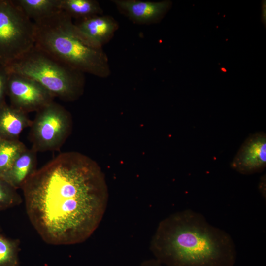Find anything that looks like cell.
Wrapping results in <instances>:
<instances>
[{
	"label": "cell",
	"instance_id": "cell-1",
	"mask_svg": "<svg viewBox=\"0 0 266 266\" xmlns=\"http://www.w3.org/2000/svg\"><path fill=\"white\" fill-rule=\"evenodd\" d=\"M21 189L30 222L54 245L87 240L99 226L108 197L100 167L75 151L60 153L36 169Z\"/></svg>",
	"mask_w": 266,
	"mask_h": 266
},
{
	"label": "cell",
	"instance_id": "cell-2",
	"mask_svg": "<svg viewBox=\"0 0 266 266\" xmlns=\"http://www.w3.org/2000/svg\"><path fill=\"white\" fill-rule=\"evenodd\" d=\"M151 250L163 266H234L237 258L229 233L191 209L161 221Z\"/></svg>",
	"mask_w": 266,
	"mask_h": 266
},
{
	"label": "cell",
	"instance_id": "cell-3",
	"mask_svg": "<svg viewBox=\"0 0 266 266\" xmlns=\"http://www.w3.org/2000/svg\"><path fill=\"white\" fill-rule=\"evenodd\" d=\"M35 46L60 62L83 73L108 77L110 68L102 49L90 47L73 32L72 18L60 10L54 15L34 22Z\"/></svg>",
	"mask_w": 266,
	"mask_h": 266
},
{
	"label": "cell",
	"instance_id": "cell-4",
	"mask_svg": "<svg viewBox=\"0 0 266 266\" xmlns=\"http://www.w3.org/2000/svg\"><path fill=\"white\" fill-rule=\"evenodd\" d=\"M6 66L9 71L35 81L54 98L64 101H75L83 93L85 82L84 73L35 46Z\"/></svg>",
	"mask_w": 266,
	"mask_h": 266
},
{
	"label": "cell",
	"instance_id": "cell-5",
	"mask_svg": "<svg viewBox=\"0 0 266 266\" xmlns=\"http://www.w3.org/2000/svg\"><path fill=\"white\" fill-rule=\"evenodd\" d=\"M35 27L14 0H0V66H8L35 46Z\"/></svg>",
	"mask_w": 266,
	"mask_h": 266
},
{
	"label": "cell",
	"instance_id": "cell-6",
	"mask_svg": "<svg viewBox=\"0 0 266 266\" xmlns=\"http://www.w3.org/2000/svg\"><path fill=\"white\" fill-rule=\"evenodd\" d=\"M36 112L30 126L32 148L36 152L58 150L71 130L70 113L54 101Z\"/></svg>",
	"mask_w": 266,
	"mask_h": 266
},
{
	"label": "cell",
	"instance_id": "cell-7",
	"mask_svg": "<svg viewBox=\"0 0 266 266\" xmlns=\"http://www.w3.org/2000/svg\"><path fill=\"white\" fill-rule=\"evenodd\" d=\"M9 72L6 95L10 105L14 108L27 114L36 112L53 101L54 97L35 81L16 73Z\"/></svg>",
	"mask_w": 266,
	"mask_h": 266
},
{
	"label": "cell",
	"instance_id": "cell-8",
	"mask_svg": "<svg viewBox=\"0 0 266 266\" xmlns=\"http://www.w3.org/2000/svg\"><path fill=\"white\" fill-rule=\"evenodd\" d=\"M119 24L112 17L96 15L73 23L75 36L85 45L95 49H102L118 30Z\"/></svg>",
	"mask_w": 266,
	"mask_h": 266
},
{
	"label": "cell",
	"instance_id": "cell-9",
	"mask_svg": "<svg viewBox=\"0 0 266 266\" xmlns=\"http://www.w3.org/2000/svg\"><path fill=\"white\" fill-rule=\"evenodd\" d=\"M266 165V135L257 132L244 141L231 166L239 173L249 175L262 171Z\"/></svg>",
	"mask_w": 266,
	"mask_h": 266
},
{
	"label": "cell",
	"instance_id": "cell-10",
	"mask_svg": "<svg viewBox=\"0 0 266 266\" xmlns=\"http://www.w3.org/2000/svg\"><path fill=\"white\" fill-rule=\"evenodd\" d=\"M118 11L133 22L141 25L157 23L172 6L170 0L149 1L139 0H112Z\"/></svg>",
	"mask_w": 266,
	"mask_h": 266
},
{
	"label": "cell",
	"instance_id": "cell-11",
	"mask_svg": "<svg viewBox=\"0 0 266 266\" xmlns=\"http://www.w3.org/2000/svg\"><path fill=\"white\" fill-rule=\"evenodd\" d=\"M32 123L26 113L6 102L0 107V138L2 140H19L21 133Z\"/></svg>",
	"mask_w": 266,
	"mask_h": 266
},
{
	"label": "cell",
	"instance_id": "cell-12",
	"mask_svg": "<svg viewBox=\"0 0 266 266\" xmlns=\"http://www.w3.org/2000/svg\"><path fill=\"white\" fill-rule=\"evenodd\" d=\"M36 153L32 148H27L1 178L16 189H21L36 170Z\"/></svg>",
	"mask_w": 266,
	"mask_h": 266
},
{
	"label": "cell",
	"instance_id": "cell-13",
	"mask_svg": "<svg viewBox=\"0 0 266 266\" xmlns=\"http://www.w3.org/2000/svg\"><path fill=\"white\" fill-rule=\"evenodd\" d=\"M33 22L49 18L60 10V0H14Z\"/></svg>",
	"mask_w": 266,
	"mask_h": 266
},
{
	"label": "cell",
	"instance_id": "cell-14",
	"mask_svg": "<svg viewBox=\"0 0 266 266\" xmlns=\"http://www.w3.org/2000/svg\"><path fill=\"white\" fill-rule=\"evenodd\" d=\"M60 8L77 21L102 15L103 10L95 0H60Z\"/></svg>",
	"mask_w": 266,
	"mask_h": 266
},
{
	"label": "cell",
	"instance_id": "cell-15",
	"mask_svg": "<svg viewBox=\"0 0 266 266\" xmlns=\"http://www.w3.org/2000/svg\"><path fill=\"white\" fill-rule=\"evenodd\" d=\"M27 148L19 140H2L0 143V177L10 168L18 156Z\"/></svg>",
	"mask_w": 266,
	"mask_h": 266
},
{
	"label": "cell",
	"instance_id": "cell-16",
	"mask_svg": "<svg viewBox=\"0 0 266 266\" xmlns=\"http://www.w3.org/2000/svg\"><path fill=\"white\" fill-rule=\"evenodd\" d=\"M20 242L4 236L0 229V266H18Z\"/></svg>",
	"mask_w": 266,
	"mask_h": 266
},
{
	"label": "cell",
	"instance_id": "cell-17",
	"mask_svg": "<svg viewBox=\"0 0 266 266\" xmlns=\"http://www.w3.org/2000/svg\"><path fill=\"white\" fill-rule=\"evenodd\" d=\"M22 199L17 189L0 177V212L17 206Z\"/></svg>",
	"mask_w": 266,
	"mask_h": 266
},
{
	"label": "cell",
	"instance_id": "cell-18",
	"mask_svg": "<svg viewBox=\"0 0 266 266\" xmlns=\"http://www.w3.org/2000/svg\"><path fill=\"white\" fill-rule=\"evenodd\" d=\"M9 74L6 66H0V107L6 102Z\"/></svg>",
	"mask_w": 266,
	"mask_h": 266
},
{
	"label": "cell",
	"instance_id": "cell-19",
	"mask_svg": "<svg viewBox=\"0 0 266 266\" xmlns=\"http://www.w3.org/2000/svg\"><path fill=\"white\" fill-rule=\"evenodd\" d=\"M141 266H163L157 260L155 259H149L144 261L141 264Z\"/></svg>",
	"mask_w": 266,
	"mask_h": 266
},
{
	"label": "cell",
	"instance_id": "cell-20",
	"mask_svg": "<svg viewBox=\"0 0 266 266\" xmlns=\"http://www.w3.org/2000/svg\"><path fill=\"white\" fill-rule=\"evenodd\" d=\"M261 20L265 27L266 25V1H262V15Z\"/></svg>",
	"mask_w": 266,
	"mask_h": 266
},
{
	"label": "cell",
	"instance_id": "cell-21",
	"mask_svg": "<svg viewBox=\"0 0 266 266\" xmlns=\"http://www.w3.org/2000/svg\"><path fill=\"white\" fill-rule=\"evenodd\" d=\"M265 178L264 179V177H262V178L261 179V181H260V184L261 185H263V187L261 188V192H262V195L263 196H264V192L265 193V192L264 191V184H265Z\"/></svg>",
	"mask_w": 266,
	"mask_h": 266
},
{
	"label": "cell",
	"instance_id": "cell-22",
	"mask_svg": "<svg viewBox=\"0 0 266 266\" xmlns=\"http://www.w3.org/2000/svg\"><path fill=\"white\" fill-rule=\"evenodd\" d=\"M2 140V139H1L0 138V143L1 142V141Z\"/></svg>",
	"mask_w": 266,
	"mask_h": 266
}]
</instances>
